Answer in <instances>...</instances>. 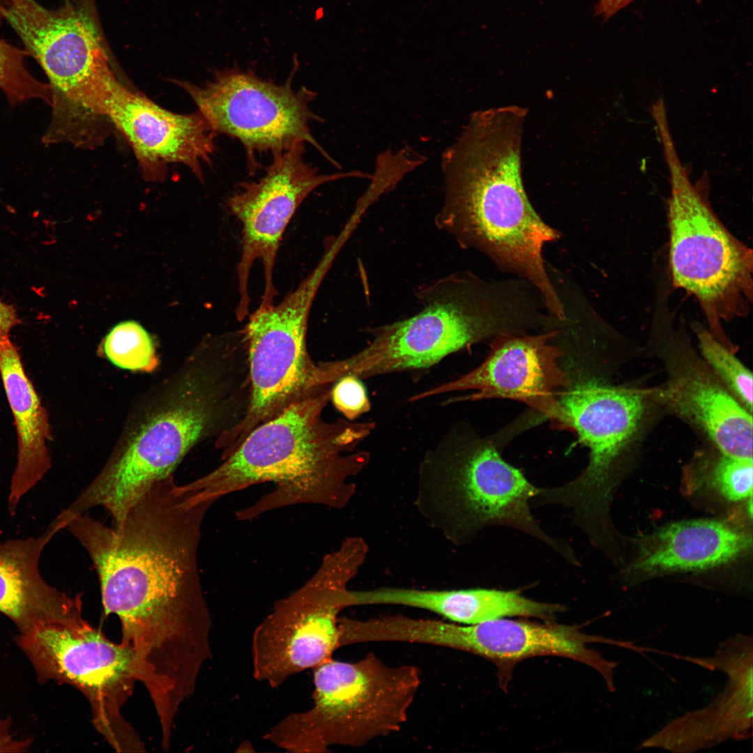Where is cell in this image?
<instances>
[{
  "mask_svg": "<svg viewBox=\"0 0 753 753\" xmlns=\"http://www.w3.org/2000/svg\"><path fill=\"white\" fill-rule=\"evenodd\" d=\"M216 501L174 476L154 484L113 527L89 512L66 528L96 570L106 615L120 621L152 694L192 691L211 657V613L198 570L202 524Z\"/></svg>",
  "mask_w": 753,
  "mask_h": 753,
  "instance_id": "1",
  "label": "cell"
},
{
  "mask_svg": "<svg viewBox=\"0 0 753 753\" xmlns=\"http://www.w3.org/2000/svg\"><path fill=\"white\" fill-rule=\"evenodd\" d=\"M671 186L669 265L672 284L697 301L713 336L730 348L722 324L747 315L752 301V251L721 222L703 181L693 184L667 130L659 134Z\"/></svg>",
  "mask_w": 753,
  "mask_h": 753,
  "instance_id": "8",
  "label": "cell"
},
{
  "mask_svg": "<svg viewBox=\"0 0 753 753\" xmlns=\"http://www.w3.org/2000/svg\"><path fill=\"white\" fill-rule=\"evenodd\" d=\"M558 328L535 335L503 334L492 339L485 360L462 376L418 393L409 400L417 402L438 395L474 390L464 397L446 400L475 402L484 399H510L531 409L558 427L561 411L558 396L570 384L562 364L563 351L552 344Z\"/></svg>",
  "mask_w": 753,
  "mask_h": 753,
  "instance_id": "17",
  "label": "cell"
},
{
  "mask_svg": "<svg viewBox=\"0 0 753 753\" xmlns=\"http://www.w3.org/2000/svg\"><path fill=\"white\" fill-rule=\"evenodd\" d=\"M27 54L0 39V89L12 104L35 98L50 104V86L29 72L24 63Z\"/></svg>",
  "mask_w": 753,
  "mask_h": 753,
  "instance_id": "27",
  "label": "cell"
},
{
  "mask_svg": "<svg viewBox=\"0 0 753 753\" xmlns=\"http://www.w3.org/2000/svg\"><path fill=\"white\" fill-rule=\"evenodd\" d=\"M0 375L16 427L17 464L8 496L10 513L51 468L48 414L10 340L0 342Z\"/></svg>",
  "mask_w": 753,
  "mask_h": 753,
  "instance_id": "22",
  "label": "cell"
},
{
  "mask_svg": "<svg viewBox=\"0 0 753 753\" xmlns=\"http://www.w3.org/2000/svg\"><path fill=\"white\" fill-rule=\"evenodd\" d=\"M420 682L417 667L390 666L372 653L352 662L331 658L313 669L312 706L288 714L264 738L296 753L363 746L401 729Z\"/></svg>",
  "mask_w": 753,
  "mask_h": 753,
  "instance_id": "7",
  "label": "cell"
},
{
  "mask_svg": "<svg viewBox=\"0 0 753 753\" xmlns=\"http://www.w3.org/2000/svg\"><path fill=\"white\" fill-rule=\"evenodd\" d=\"M250 396L245 342L228 333L206 337L133 408L111 456L68 514L74 518L100 506L119 524L192 448L238 425Z\"/></svg>",
  "mask_w": 753,
  "mask_h": 753,
  "instance_id": "2",
  "label": "cell"
},
{
  "mask_svg": "<svg viewBox=\"0 0 753 753\" xmlns=\"http://www.w3.org/2000/svg\"><path fill=\"white\" fill-rule=\"evenodd\" d=\"M101 351L114 365L125 370L149 373L159 364L150 334L135 321L114 326L106 335Z\"/></svg>",
  "mask_w": 753,
  "mask_h": 753,
  "instance_id": "26",
  "label": "cell"
},
{
  "mask_svg": "<svg viewBox=\"0 0 753 753\" xmlns=\"http://www.w3.org/2000/svg\"><path fill=\"white\" fill-rule=\"evenodd\" d=\"M643 356L657 360L664 382L648 388L655 405L678 417L721 452L752 459V413L728 391L685 330L657 313Z\"/></svg>",
  "mask_w": 753,
  "mask_h": 753,
  "instance_id": "15",
  "label": "cell"
},
{
  "mask_svg": "<svg viewBox=\"0 0 753 753\" xmlns=\"http://www.w3.org/2000/svg\"><path fill=\"white\" fill-rule=\"evenodd\" d=\"M569 376L570 384L558 396V428L576 434L588 449V462L575 479L539 487L532 505L568 509L572 522L591 538L603 531L623 462L654 404L647 388L614 385L609 379L576 372Z\"/></svg>",
  "mask_w": 753,
  "mask_h": 753,
  "instance_id": "9",
  "label": "cell"
},
{
  "mask_svg": "<svg viewBox=\"0 0 753 753\" xmlns=\"http://www.w3.org/2000/svg\"><path fill=\"white\" fill-rule=\"evenodd\" d=\"M526 425L519 418L487 436L469 424L454 425L420 462L415 504L455 545L469 544L489 527H505L533 536L579 566L570 545L545 533L533 517L531 501L538 487L501 455L503 443Z\"/></svg>",
  "mask_w": 753,
  "mask_h": 753,
  "instance_id": "6",
  "label": "cell"
},
{
  "mask_svg": "<svg viewBox=\"0 0 753 753\" xmlns=\"http://www.w3.org/2000/svg\"><path fill=\"white\" fill-rule=\"evenodd\" d=\"M526 112L505 106L474 112L443 153L444 199L437 227L518 274L558 314L563 302L545 270L542 248L559 238L533 208L522 178Z\"/></svg>",
  "mask_w": 753,
  "mask_h": 753,
  "instance_id": "3",
  "label": "cell"
},
{
  "mask_svg": "<svg viewBox=\"0 0 753 753\" xmlns=\"http://www.w3.org/2000/svg\"><path fill=\"white\" fill-rule=\"evenodd\" d=\"M384 605H400L427 610L462 624H477L508 616L533 617L550 621L565 607L533 600L519 590L491 588L421 590L383 587L379 593Z\"/></svg>",
  "mask_w": 753,
  "mask_h": 753,
  "instance_id": "23",
  "label": "cell"
},
{
  "mask_svg": "<svg viewBox=\"0 0 753 753\" xmlns=\"http://www.w3.org/2000/svg\"><path fill=\"white\" fill-rule=\"evenodd\" d=\"M305 145L297 144L274 154L264 176L257 181L243 183L241 190L229 197V207L243 225L241 253L236 266L239 300L236 317L238 321L249 313L248 281L256 260L262 264L264 278L258 308L273 304L277 294L274 268L280 241L308 195L326 183L346 177H372L360 171L319 174L317 167L305 160Z\"/></svg>",
  "mask_w": 753,
  "mask_h": 753,
  "instance_id": "16",
  "label": "cell"
},
{
  "mask_svg": "<svg viewBox=\"0 0 753 753\" xmlns=\"http://www.w3.org/2000/svg\"><path fill=\"white\" fill-rule=\"evenodd\" d=\"M56 533L50 524L37 537L0 542V613L20 632L82 606L79 595L49 585L40 573V556Z\"/></svg>",
  "mask_w": 753,
  "mask_h": 753,
  "instance_id": "21",
  "label": "cell"
},
{
  "mask_svg": "<svg viewBox=\"0 0 753 753\" xmlns=\"http://www.w3.org/2000/svg\"><path fill=\"white\" fill-rule=\"evenodd\" d=\"M331 388L258 425L218 467L186 487L218 501L255 485L273 483V491L236 512L239 521L295 505L344 508L356 492L353 478L370 458L357 447L375 423L324 420Z\"/></svg>",
  "mask_w": 753,
  "mask_h": 753,
  "instance_id": "4",
  "label": "cell"
},
{
  "mask_svg": "<svg viewBox=\"0 0 753 753\" xmlns=\"http://www.w3.org/2000/svg\"><path fill=\"white\" fill-rule=\"evenodd\" d=\"M437 641L441 646L481 656L498 668L501 683H506L515 665L533 657L551 655L570 658L598 671L608 687L613 686L615 664L588 647L591 643L619 645L620 642L583 633L579 627L550 621L496 618L477 624L444 621Z\"/></svg>",
  "mask_w": 753,
  "mask_h": 753,
  "instance_id": "18",
  "label": "cell"
},
{
  "mask_svg": "<svg viewBox=\"0 0 753 753\" xmlns=\"http://www.w3.org/2000/svg\"><path fill=\"white\" fill-rule=\"evenodd\" d=\"M3 18L48 78L52 118L47 132L59 138L84 132L90 118L100 116L116 77L84 6L66 1L52 10L36 0H7Z\"/></svg>",
  "mask_w": 753,
  "mask_h": 753,
  "instance_id": "12",
  "label": "cell"
},
{
  "mask_svg": "<svg viewBox=\"0 0 753 753\" xmlns=\"http://www.w3.org/2000/svg\"><path fill=\"white\" fill-rule=\"evenodd\" d=\"M367 554L361 538H345L303 586L275 602L252 634L256 680L277 687L332 658L340 648L338 614L347 608L349 584Z\"/></svg>",
  "mask_w": 753,
  "mask_h": 753,
  "instance_id": "13",
  "label": "cell"
},
{
  "mask_svg": "<svg viewBox=\"0 0 753 753\" xmlns=\"http://www.w3.org/2000/svg\"><path fill=\"white\" fill-rule=\"evenodd\" d=\"M82 606L20 632L17 642L42 680L77 688L96 729L119 752H144L122 708L142 674L132 650L109 640L82 615Z\"/></svg>",
  "mask_w": 753,
  "mask_h": 753,
  "instance_id": "11",
  "label": "cell"
},
{
  "mask_svg": "<svg viewBox=\"0 0 753 753\" xmlns=\"http://www.w3.org/2000/svg\"><path fill=\"white\" fill-rule=\"evenodd\" d=\"M20 322L15 308L0 301V342L10 340L11 330Z\"/></svg>",
  "mask_w": 753,
  "mask_h": 753,
  "instance_id": "29",
  "label": "cell"
},
{
  "mask_svg": "<svg viewBox=\"0 0 753 753\" xmlns=\"http://www.w3.org/2000/svg\"><path fill=\"white\" fill-rule=\"evenodd\" d=\"M692 330L703 359L734 398L752 413V374L736 356V350L724 344L699 323L692 325Z\"/></svg>",
  "mask_w": 753,
  "mask_h": 753,
  "instance_id": "24",
  "label": "cell"
},
{
  "mask_svg": "<svg viewBox=\"0 0 753 753\" xmlns=\"http://www.w3.org/2000/svg\"><path fill=\"white\" fill-rule=\"evenodd\" d=\"M634 0H600L596 6L595 12L598 15L608 20L618 11L626 7Z\"/></svg>",
  "mask_w": 753,
  "mask_h": 753,
  "instance_id": "30",
  "label": "cell"
},
{
  "mask_svg": "<svg viewBox=\"0 0 753 753\" xmlns=\"http://www.w3.org/2000/svg\"><path fill=\"white\" fill-rule=\"evenodd\" d=\"M417 297L420 312L367 328L372 339L367 346L335 360L339 379L427 369L476 343L523 335L542 324L538 298L525 281L492 282L456 273L423 288Z\"/></svg>",
  "mask_w": 753,
  "mask_h": 753,
  "instance_id": "5",
  "label": "cell"
},
{
  "mask_svg": "<svg viewBox=\"0 0 753 753\" xmlns=\"http://www.w3.org/2000/svg\"><path fill=\"white\" fill-rule=\"evenodd\" d=\"M101 114L126 137L144 171L178 162L203 179L202 164L211 161L216 133L199 112H171L128 89L116 79L104 100Z\"/></svg>",
  "mask_w": 753,
  "mask_h": 753,
  "instance_id": "19",
  "label": "cell"
},
{
  "mask_svg": "<svg viewBox=\"0 0 753 753\" xmlns=\"http://www.w3.org/2000/svg\"><path fill=\"white\" fill-rule=\"evenodd\" d=\"M709 445V449L697 452L694 458V464L703 471L706 480L729 501L736 502L751 497L752 459L733 457Z\"/></svg>",
  "mask_w": 753,
  "mask_h": 753,
  "instance_id": "25",
  "label": "cell"
},
{
  "mask_svg": "<svg viewBox=\"0 0 753 753\" xmlns=\"http://www.w3.org/2000/svg\"><path fill=\"white\" fill-rule=\"evenodd\" d=\"M294 66L285 83L277 84L238 68L216 70L204 86L183 83L215 133L226 135L243 145L251 173L258 168L255 156L273 155L300 144H309L330 162L340 167L312 135L310 123L324 120L310 109L317 93L306 87L296 90Z\"/></svg>",
  "mask_w": 753,
  "mask_h": 753,
  "instance_id": "14",
  "label": "cell"
},
{
  "mask_svg": "<svg viewBox=\"0 0 753 753\" xmlns=\"http://www.w3.org/2000/svg\"><path fill=\"white\" fill-rule=\"evenodd\" d=\"M330 400L335 407L349 420H353L370 410L371 405L361 379L345 375L334 383Z\"/></svg>",
  "mask_w": 753,
  "mask_h": 753,
  "instance_id": "28",
  "label": "cell"
},
{
  "mask_svg": "<svg viewBox=\"0 0 753 753\" xmlns=\"http://www.w3.org/2000/svg\"><path fill=\"white\" fill-rule=\"evenodd\" d=\"M751 546V536L720 521L676 522L639 542L630 571L648 576L703 571L732 561Z\"/></svg>",
  "mask_w": 753,
  "mask_h": 753,
  "instance_id": "20",
  "label": "cell"
},
{
  "mask_svg": "<svg viewBox=\"0 0 753 753\" xmlns=\"http://www.w3.org/2000/svg\"><path fill=\"white\" fill-rule=\"evenodd\" d=\"M332 262L324 254L314 270L277 305L257 308L243 328L248 344L251 396L248 412L216 446L231 453L258 425L292 404L331 388L330 361L316 363L307 347L310 312Z\"/></svg>",
  "mask_w": 753,
  "mask_h": 753,
  "instance_id": "10",
  "label": "cell"
}]
</instances>
